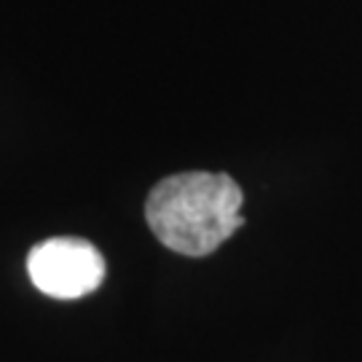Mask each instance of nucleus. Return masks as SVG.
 Listing matches in <instances>:
<instances>
[{
	"instance_id": "1",
	"label": "nucleus",
	"mask_w": 362,
	"mask_h": 362,
	"mask_svg": "<svg viewBox=\"0 0 362 362\" xmlns=\"http://www.w3.org/2000/svg\"><path fill=\"white\" fill-rule=\"evenodd\" d=\"M242 202V188L223 172H180L148 194L145 218L172 252L204 258L245 226Z\"/></svg>"
},
{
	"instance_id": "2",
	"label": "nucleus",
	"mask_w": 362,
	"mask_h": 362,
	"mask_svg": "<svg viewBox=\"0 0 362 362\" xmlns=\"http://www.w3.org/2000/svg\"><path fill=\"white\" fill-rule=\"evenodd\" d=\"M105 272L103 252L76 236L46 239L27 255V274L33 285L57 300H76L94 293L103 285Z\"/></svg>"
}]
</instances>
